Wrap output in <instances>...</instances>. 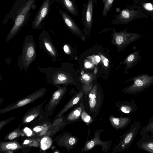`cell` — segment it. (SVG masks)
Masks as SVG:
<instances>
[{
  "instance_id": "5",
  "label": "cell",
  "mask_w": 153,
  "mask_h": 153,
  "mask_svg": "<svg viewBox=\"0 0 153 153\" xmlns=\"http://www.w3.org/2000/svg\"><path fill=\"white\" fill-rule=\"evenodd\" d=\"M142 125L138 121H134L123 134L120 136L119 142L112 149V153L121 152L128 149L134 141Z\"/></svg>"
},
{
  "instance_id": "1",
  "label": "cell",
  "mask_w": 153,
  "mask_h": 153,
  "mask_svg": "<svg viewBox=\"0 0 153 153\" xmlns=\"http://www.w3.org/2000/svg\"><path fill=\"white\" fill-rule=\"evenodd\" d=\"M104 96L102 89L95 84L89 92L84 94L82 102L85 111L95 119L102 106Z\"/></svg>"
},
{
  "instance_id": "7",
  "label": "cell",
  "mask_w": 153,
  "mask_h": 153,
  "mask_svg": "<svg viewBox=\"0 0 153 153\" xmlns=\"http://www.w3.org/2000/svg\"><path fill=\"white\" fill-rule=\"evenodd\" d=\"M47 91V89L42 88L33 93L26 96L13 104L7 105L0 109V114H3L11 111L22 108L31 103L38 99L43 97Z\"/></svg>"
},
{
  "instance_id": "22",
  "label": "cell",
  "mask_w": 153,
  "mask_h": 153,
  "mask_svg": "<svg viewBox=\"0 0 153 153\" xmlns=\"http://www.w3.org/2000/svg\"><path fill=\"white\" fill-rule=\"evenodd\" d=\"M141 58L140 51L137 50L129 54L122 63L126 64L125 69L127 71L136 65Z\"/></svg>"
},
{
  "instance_id": "9",
  "label": "cell",
  "mask_w": 153,
  "mask_h": 153,
  "mask_svg": "<svg viewBox=\"0 0 153 153\" xmlns=\"http://www.w3.org/2000/svg\"><path fill=\"white\" fill-rule=\"evenodd\" d=\"M67 89L66 85L59 87L54 91L48 102L45 105V117H48L53 114L55 109L59 104L66 93Z\"/></svg>"
},
{
  "instance_id": "29",
  "label": "cell",
  "mask_w": 153,
  "mask_h": 153,
  "mask_svg": "<svg viewBox=\"0 0 153 153\" xmlns=\"http://www.w3.org/2000/svg\"><path fill=\"white\" fill-rule=\"evenodd\" d=\"M24 134L22 130L18 128L8 134L4 138L6 140H12L22 136H24Z\"/></svg>"
},
{
  "instance_id": "32",
  "label": "cell",
  "mask_w": 153,
  "mask_h": 153,
  "mask_svg": "<svg viewBox=\"0 0 153 153\" xmlns=\"http://www.w3.org/2000/svg\"><path fill=\"white\" fill-rule=\"evenodd\" d=\"M15 119V117H11L7 119L1 121L0 122V130L4 126L6 125Z\"/></svg>"
},
{
  "instance_id": "10",
  "label": "cell",
  "mask_w": 153,
  "mask_h": 153,
  "mask_svg": "<svg viewBox=\"0 0 153 153\" xmlns=\"http://www.w3.org/2000/svg\"><path fill=\"white\" fill-rule=\"evenodd\" d=\"M112 30L115 35L116 43L122 50L142 36L141 35L137 33L128 32L126 29L120 32L116 31L114 29Z\"/></svg>"
},
{
  "instance_id": "37",
  "label": "cell",
  "mask_w": 153,
  "mask_h": 153,
  "mask_svg": "<svg viewBox=\"0 0 153 153\" xmlns=\"http://www.w3.org/2000/svg\"><path fill=\"white\" fill-rule=\"evenodd\" d=\"M95 59L97 63L99 62L100 60V58L98 56H95Z\"/></svg>"
},
{
  "instance_id": "15",
  "label": "cell",
  "mask_w": 153,
  "mask_h": 153,
  "mask_svg": "<svg viewBox=\"0 0 153 153\" xmlns=\"http://www.w3.org/2000/svg\"><path fill=\"white\" fill-rule=\"evenodd\" d=\"M82 98L76 104V107L65 116V121L67 125L81 121V115L82 111Z\"/></svg>"
},
{
  "instance_id": "31",
  "label": "cell",
  "mask_w": 153,
  "mask_h": 153,
  "mask_svg": "<svg viewBox=\"0 0 153 153\" xmlns=\"http://www.w3.org/2000/svg\"><path fill=\"white\" fill-rule=\"evenodd\" d=\"M48 137L49 136L48 135H46L45 136H44V137L41 141L40 144L41 146V148L43 150H45L48 148V146H47L48 145H49L50 146H51L49 144H48L47 143H51L52 140L51 139L48 142H46Z\"/></svg>"
},
{
  "instance_id": "16",
  "label": "cell",
  "mask_w": 153,
  "mask_h": 153,
  "mask_svg": "<svg viewBox=\"0 0 153 153\" xmlns=\"http://www.w3.org/2000/svg\"><path fill=\"white\" fill-rule=\"evenodd\" d=\"M59 12L64 22L72 32L79 36L83 35L74 20L66 12L61 9L59 10Z\"/></svg>"
},
{
  "instance_id": "27",
  "label": "cell",
  "mask_w": 153,
  "mask_h": 153,
  "mask_svg": "<svg viewBox=\"0 0 153 153\" xmlns=\"http://www.w3.org/2000/svg\"><path fill=\"white\" fill-rule=\"evenodd\" d=\"M140 134L142 137L153 138V117L150 119L146 125L142 127Z\"/></svg>"
},
{
  "instance_id": "30",
  "label": "cell",
  "mask_w": 153,
  "mask_h": 153,
  "mask_svg": "<svg viewBox=\"0 0 153 153\" xmlns=\"http://www.w3.org/2000/svg\"><path fill=\"white\" fill-rule=\"evenodd\" d=\"M104 7L102 14V16L105 17L111 10L114 0H102Z\"/></svg>"
},
{
  "instance_id": "25",
  "label": "cell",
  "mask_w": 153,
  "mask_h": 153,
  "mask_svg": "<svg viewBox=\"0 0 153 153\" xmlns=\"http://www.w3.org/2000/svg\"><path fill=\"white\" fill-rule=\"evenodd\" d=\"M136 144L139 148L153 153V138L142 137Z\"/></svg>"
},
{
  "instance_id": "13",
  "label": "cell",
  "mask_w": 153,
  "mask_h": 153,
  "mask_svg": "<svg viewBox=\"0 0 153 153\" xmlns=\"http://www.w3.org/2000/svg\"><path fill=\"white\" fill-rule=\"evenodd\" d=\"M95 0H87L83 5L82 20L85 29L90 30L93 21V3Z\"/></svg>"
},
{
  "instance_id": "3",
  "label": "cell",
  "mask_w": 153,
  "mask_h": 153,
  "mask_svg": "<svg viewBox=\"0 0 153 153\" xmlns=\"http://www.w3.org/2000/svg\"><path fill=\"white\" fill-rule=\"evenodd\" d=\"M114 16L111 22L114 25L126 24L135 19L149 17L139 6L133 4L121 9Z\"/></svg>"
},
{
  "instance_id": "8",
  "label": "cell",
  "mask_w": 153,
  "mask_h": 153,
  "mask_svg": "<svg viewBox=\"0 0 153 153\" xmlns=\"http://www.w3.org/2000/svg\"><path fill=\"white\" fill-rule=\"evenodd\" d=\"M104 131V129L100 128L96 130L93 138L87 140L81 149L80 153H83L89 151L98 146L102 147V152L107 153L110 149L112 141L109 140L107 141L102 140L100 139V134Z\"/></svg>"
},
{
  "instance_id": "2",
  "label": "cell",
  "mask_w": 153,
  "mask_h": 153,
  "mask_svg": "<svg viewBox=\"0 0 153 153\" xmlns=\"http://www.w3.org/2000/svg\"><path fill=\"white\" fill-rule=\"evenodd\" d=\"M36 57V46L34 39L32 36H27L25 38L22 53L18 59L20 71L24 69L27 72Z\"/></svg>"
},
{
  "instance_id": "34",
  "label": "cell",
  "mask_w": 153,
  "mask_h": 153,
  "mask_svg": "<svg viewBox=\"0 0 153 153\" xmlns=\"http://www.w3.org/2000/svg\"><path fill=\"white\" fill-rule=\"evenodd\" d=\"M83 79L86 81L89 80L90 79V77L87 74H85L82 76Z\"/></svg>"
},
{
  "instance_id": "17",
  "label": "cell",
  "mask_w": 153,
  "mask_h": 153,
  "mask_svg": "<svg viewBox=\"0 0 153 153\" xmlns=\"http://www.w3.org/2000/svg\"><path fill=\"white\" fill-rule=\"evenodd\" d=\"M115 107L121 113L131 114L136 111V104L133 99L131 101H119L115 103Z\"/></svg>"
},
{
  "instance_id": "14",
  "label": "cell",
  "mask_w": 153,
  "mask_h": 153,
  "mask_svg": "<svg viewBox=\"0 0 153 153\" xmlns=\"http://www.w3.org/2000/svg\"><path fill=\"white\" fill-rule=\"evenodd\" d=\"M50 5V0H45L41 6L36 17L33 20L32 25L33 29L38 28L48 13Z\"/></svg>"
},
{
  "instance_id": "11",
  "label": "cell",
  "mask_w": 153,
  "mask_h": 153,
  "mask_svg": "<svg viewBox=\"0 0 153 153\" xmlns=\"http://www.w3.org/2000/svg\"><path fill=\"white\" fill-rule=\"evenodd\" d=\"M79 140L77 136L67 131L57 136L55 139L57 146L65 147L68 152L74 148Z\"/></svg>"
},
{
  "instance_id": "24",
  "label": "cell",
  "mask_w": 153,
  "mask_h": 153,
  "mask_svg": "<svg viewBox=\"0 0 153 153\" xmlns=\"http://www.w3.org/2000/svg\"><path fill=\"white\" fill-rule=\"evenodd\" d=\"M54 122L50 127L48 133H46V135L51 136L53 133H55L58 131L62 129L67 125L65 121V116H62L60 117L57 118L54 120Z\"/></svg>"
},
{
  "instance_id": "28",
  "label": "cell",
  "mask_w": 153,
  "mask_h": 153,
  "mask_svg": "<svg viewBox=\"0 0 153 153\" xmlns=\"http://www.w3.org/2000/svg\"><path fill=\"white\" fill-rule=\"evenodd\" d=\"M82 111L81 115V118L83 122L85 123L88 127V138L89 137L90 131L89 129V125L90 123H92L94 119L85 111L84 106L82 104Z\"/></svg>"
},
{
  "instance_id": "26",
  "label": "cell",
  "mask_w": 153,
  "mask_h": 153,
  "mask_svg": "<svg viewBox=\"0 0 153 153\" xmlns=\"http://www.w3.org/2000/svg\"><path fill=\"white\" fill-rule=\"evenodd\" d=\"M63 7L75 17L78 15V9L74 0H59Z\"/></svg>"
},
{
  "instance_id": "6",
  "label": "cell",
  "mask_w": 153,
  "mask_h": 153,
  "mask_svg": "<svg viewBox=\"0 0 153 153\" xmlns=\"http://www.w3.org/2000/svg\"><path fill=\"white\" fill-rule=\"evenodd\" d=\"M35 1V0H28L22 8L21 12L16 17L14 25L7 35L6 42L13 39L24 25Z\"/></svg>"
},
{
  "instance_id": "35",
  "label": "cell",
  "mask_w": 153,
  "mask_h": 153,
  "mask_svg": "<svg viewBox=\"0 0 153 153\" xmlns=\"http://www.w3.org/2000/svg\"><path fill=\"white\" fill-rule=\"evenodd\" d=\"M63 49L65 53H68L69 52V48L67 45H65L63 47Z\"/></svg>"
},
{
  "instance_id": "21",
  "label": "cell",
  "mask_w": 153,
  "mask_h": 153,
  "mask_svg": "<svg viewBox=\"0 0 153 153\" xmlns=\"http://www.w3.org/2000/svg\"><path fill=\"white\" fill-rule=\"evenodd\" d=\"M25 147L21 145L16 141H1L0 143L1 152L13 153Z\"/></svg>"
},
{
  "instance_id": "36",
  "label": "cell",
  "mask_w": 153,
  "mask_h": 153,
  "mask_svg": "<svg viewBox=\"0 0 153 153\" xmlns=\"http://www.w3.org/2000/svg\"><path fill=\"white\" fill-rule=\"evenodd\" d=\"M85 66L86 68H90L92 66V65L90 62H87L85 63Z\"/></svg>"
},
{
  "instance_id": "20",
  "label": "cell",
  "mask_w": 153,
  "mask_h": 153,
  "mask_svg": "<svg viewBox=\"0 0 153 153\" xmlns=\"http://www.w3.org/2000/svg\"><path fill=\"white\" fill-rule=\"evenodd\" d=\"M133 4L139 6L153 20V0H134Z\"/></svg>"
},
{
  "instance_id": "12",
  "label": "cell",
  "mask_w": 153,
  "mask_h": 153,
  "mask_svg": "<svg viewBox=\"0 0 153 153\" xmlns=\"http://www.w3.org/2000/svg\"><path fill=\"white\" fill-rule=\"evenodd\" d=\"M46 101L45 100L40 105L28 110L22 117L21 123L23 125H26L38 118L45 116V110L43 109V107Z\"/></svg>"
},
{
  "instance_id": "19",
  "label": "cell",
  "mask_w": 153,
  "mask_h": 153,
  "mask_svg": "<svg viewBox=\"0 0 153 153\" xmlns=\"http://www.w3.org/2000/svg\"><path fill=\"white\" fill-rule=\"evenodd\" d=\"M83 94V92L82 91H80L73 96L67 103L57 114L53 120L60 117L69 109L74 105H76L82 98Z\"/></svg>"
},
{
  "instance_id": "18",
  "label": "cell",
  "mask_w": 153,
  "mask_h": 153,
  "mask_svg": "<svg viewBox=\"0 0 153 153\" xmlns=\"http://www.w3.org/2000/svg\"><path fill=\"white\" fill-rule=\"evenodd\" d=\"M109 120L113 127L119 130L126 127L131 122L132 120L128 117H116L111 114L109 116Z\"/></svg>"
},
{
  "instance_id": "23",
  "label": "cell",
  "mask_w": 153,
  "mask_h": 153,
  "mask_svg": "<svg viewBox=\"0 0 153 153\" xmlns=\"http://www.w3.org/2000/svg\"><path fill=\"white\" fill-rule=\"evenodd\" d=\"M50 38L45 37L40 38V44H42L44 49L50 55L53 59H56L58 56V53L56 49L54 46Z\"/></svg>"
},
{
  "instance_id": "4",
  "label": "cell",
  "mask_w": 153,
  "mask_h": 153,
  "mask_svg": "<svg viewBox=\"0 0 153 153\" xmlns=\"http://www.w3.org/2000/svg\"><path fill=\"white\" fill-rule=\"evenodd\" d=\"M133 81V84L122 90L125 94L134 95L144 91L153 85V76L143 74L134 76L125 82Z\"/></svg>"
},
{
  "instance_id": "33",
  "label": "cell",
  "mask_w": 153,
  "mask_h": 153,
  "mask_svg": "<svg viewBox=\"0 0 153 153\" xmlns=\"http://www.w3.org/2000/svg\"><path fill=\"white\" fill-rule=\"evenodd\" d=\"M101 57L104 65L105 66H107L108 65V60L102 56H101Z\"/></svg>"
}]
</instances>
